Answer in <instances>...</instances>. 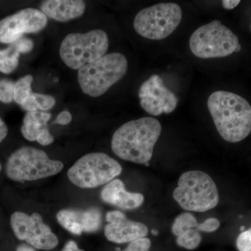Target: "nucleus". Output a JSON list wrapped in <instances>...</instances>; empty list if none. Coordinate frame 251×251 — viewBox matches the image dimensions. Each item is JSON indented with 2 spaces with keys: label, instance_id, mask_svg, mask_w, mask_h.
I'll use <instances>...</instances> for the list:
<instances>
[{
  "label": "nucleus",
  "instance_id": "16",
  "mask_svg": "<svg viewBox=\"0 0 251 251\" xmlns=\"http://www.w3.org/2000/svg\"><path fill=\"white\" fill-rule=\"evenodd\" d=\"M100 198L108 204L126 210L140 207L145 199L141 193L126 191L123 181L118 179H113L105 185L100 193Z\"/></svg>",
  "mask_w": 251,
  "mask_h": 251
},
{
  "label": "nucleus",
  "instance_id": "26",
  "mask_svg": "<svg viewBox=\"0 0 251 251\" xmlns=\"http://www.w3.org/2000/svg\"><path fill=\"white\" fill-rule=\"evenodd\" d=\"M220 221L215 218H210L205 220L204 222L198 224L197 229L204 232H212L219 228Z\"/></svg>",
  "mask_w": 251,
  "mask_h": 251
},
{
  "label": "nucleus",
  "instance_id": "31",
  "mask_svg": "<svg viewBox=\"0 0 251 251\" xmlns=\"http://www.w3.org/2000/svg\"><path fill=\"white\" fill-rule=\"evenodd\" d=\"M240 2V0H224L222 5L224 9L231 10L234 9Z\"/></svg>",
  "mask_w": 251,
  "mask_h": 251
},
{
  "label": "nucleus",
  "instance_id": "28",
  "mask_svg": "<svg viewBox=\"0 0 251 251\" xmlns=\"http://www.w3.org/2000/svg\"><path fill=\"white\" fill-rule=\"evenodd\" d=\"M21 107L27 112L39 111L35 99H34V97H33L32 94H31V95L29 98L26 99V100L21 104Z\"/></svg>",
  "mask_w": 251,
  "mask_h": 251
},
{
  "label": "nucleus",
  "instance_id": "19",
  "mask_svg": "<svg viewBox=\"0 0 251 251\" xmlns=\"http://www.w3.org/2000/svg\"><path fill=\"white\" fill-rule=\"evenodd\" d=\"M34 77L31 75H26L15 82L14 100L18 105L25 101L32 94L31 83Z\"/></svg>",
  "mask_w": 251,
  "mask_h": 251
},
{
  "label": "nucleus",
  "instance_id": "29",
  "mask_svg": "<svg viewBox=\"0 0 251 251\" xmlns=\"http://www.w3.org/2000/svg\"><path fill=\"white\" fill-rule=\"evenodd\" d=\"M72 121V115L68 110H64L59 114L53 124L66 126L69 125Z\"/></svg>",
  "mask_w": 251,
  "mask_h": 251
},
{
  "label": "nucleus",
  "instance_id": "10",
  "mask_svg": "<svg viewBox=\"0 0 251 251\" xmlns=\"http://www.w3.org/2000/svg\"><path fill=\"white\" fill-rule=\"evenodd\" d=\"M10 224L18 239L24 241L36 250H52L58 245L57 235L37 213L29 215L16 211L11 216Z\"/></svg>",
  "mask_w": 251,
  "mask_h": 251
},
{
  "label": "nucleus",
  "instance_id": "9",
  "mask_svg": "<svg viewBox=\"0 0 251 251\" xmlns=\"http://www.w3.org/2000/svg\"><path fill=\"white\" fill-rule=\"evenodd\" d=\"M182 10L173 2L158 3L142 9L133 21V27L140 36L151 40H162L179 27Z\"/></svg>",
  "mask_w": 251,
  "mask_h": 251
},
{
  "label": "nucleus",
  "instance_id": "32",
  "mask_svg": "<svg viewBox=\"0 0 251 251\" xmlns=\"http://www.w3.org/2000/svg\"><path fill=\"white\" fill-rule=\"evenodd\" d=\"M62 251H84L83 250H81V249H79L78 247H77L76 243L74 242V241H69L65 244L64 247L63 248Z\"/></svg>",
  "mask_w": 251,
  "mask_h": 251
},
{
  "label": "nucleus",
  "instance_id": "4",
  "mask_svg": "<svg viewBox=\"0 0 251 251\" xmlns=\"http://www.w3.org/2000/svg\"><path fill=\"white\" fill-rule=\"evenodd\" d=\"M173 198L183 209L204 212L217 206L219 195L211 176L202 171H188L180 176Z\"/></svg>",
  "mask_w": 251,
  "mask_h": 251
},
{
  "label": "nucleus",
  "instance_id": "33",
  "mask_svg": "<svg viewBox=\"0 0 251 251\" xmlns=\"http://www.w3.org/2000/svg\"><path fill=\"white\" fill-rule=\"evenodd\" d=\"M16 251H37L34 248L26 244H22L18 246L16 248Z\"/></svg>",
  "mask_w": 251,
  "mask_h": 251
},
{
  "label": "nucleus",
  "instance_id": "18",
  "mask_svg": "<svg viewBox=\"0 0 251 251\" xmlns=\"http://www.w3.org/2000/svg\"><path fill=\"white\" fill-rule=\"evenodd\" d=\"M21 54L14 43L6 49L0 50V72L4 74L14 72L19 64Z\"/></svg>",
  "mask_w": 251,
  "mask_h": 251
},
{
  "label": "nucleus",
  "instance_id": "8",
  "mask_svg": "<svg viewBox=\"0 0 251 251\" xmlns=\"http://www.w3.org/2000/svg\"><path fill=\"white\" fill-rule=\"evenodd\" d=\"M120 163L105 153L94 152L81 157L68 171V178L77 187L94 188L108 184L121 174Z\"/></svg>",
  "mask_w": 251,
  "mask_h": 251
},
{
  "label": "nucleus",
  "instance_id": "13",
  "mask_svg": "<svg viewBox=\"0 0 251 251\" xmlns=\"http://www.w3.org/2000/svg\"><path fill=\"white\" fill-rule=\"evenodd\" d=\"M106 220L108 224L105 226L104 234L110 242L125 244L148 236L149 230L147 226L127 219L122 211H109L106 214Z\"/></svg>",
  "mask_w": 251,
  "mask_h": 251
},
{
  "label": "nucleus",
  "instance_id": "1",
  "mask_svg": "<svg viewBox=\"0 0 251 251\" xmlns=\"http://www.w3.org/2000/svg\"><path fill=\"white\" fill-rule=\"evenodd\" d=\"M161 131V123L153 117L126 122L112 135V151L125 161L148 165Z\"/></svg>",
  "mask_w": 251,
  "mask_h": 251
},
{
  "label": "nucleus",
  "instance_id": "14",
  "mask_svg": "<svg viewBox=\"0 0 251 251\" xmlns=\"http://www.w3.org/2000/svg\"><path fill=\"white\" fill-rule=\"evenodd\" d=\"M59 224L71 233L80 235L94 232L101 227L102 214L98 208L87 209H62L57 214Z\"/></svg>",
  "mask_w": 251,
  "mask_h": 251
},
{
  "label": "nucleus",
  "instance_id": "11",
  "mask_svg": "<svg viewBox=\"0 0 251 251\" xmlns=\"http://www.w3.org/2000/svg\"><path fill=\"white\" fill-rule=\"evenodd\" d=\"M47 24L48 18L40 9L21 10L0 21V43L12 44L24 34L39 32Z\"/></svg>",
  "mask_w": 251,
  "mask_h": 251
},
{
  "label": "nucleus",
  "instance_id": "24",
  "mask_svg": "<svg viewBox=\"0 0 251 251\" xmlns=\"http://www.w3.org/2000/svg\"><path fill=\"white\" fill-rule=\"evenodd\" d=\"M151 241L148 238H142L130 242L123 251H150Z\"/></svg>",
  "mask_w": 251,
  "mask_h": 251
},
{
  "label": "nucleus",
  "instance_id": "12",
  "mask_svg": "<svg viewBox=\"0 0 251 251\" xmlns=\"http://www.w3.org/2000/svg\"><path fill=\"white\" fill-rule=\"evenodd\" d=\"M138 97L142 108L153 116L171 113L177 106V97L164 85L160 75L156 74L142 84Z\"/></svg>",
  "mask_w": 251,
  "mask_h": 251
},
{
  "label": "nucleus",
  "instance_id": "36",
  "mask_svg": "<svg viewBox=\"0 0 251 251\" xmlns=\"http://www.w3.org/2000/svg\"><path fill=\"white\" fill-rule=\"evenodd\" d=\"M1 164H0V171H1Z\"/></svg>",
  "mask_w": 251,
  "mask_h": 251
},
{
  "label": "nucleus",
  "instance_id": "25",
  "mask_svg": "<svg viewBox=\"0 0 251 251\" xmlns=\"http://www.w3.org/2000/svg\"><path fill=\"white\" fill-rule=\"evenodd\" d=\"M237 247L239 251H251V227L239 234Z\"/></svg>",
  "mask_w": 251,
  "mask_h": 251
},
{
  "label": "nucleus",
  "instance_id": "3",
  "mask_svg": "<svg viewBox=\"0 0 251 251\" xmlns=\"http://www.w3.org/2000/svg\"><path fill=\"white\" fill-rule=\"evenodd\" d=\"M128 63L125 54L112 52L85 64L77 72V82L84 94L99 97L127 74Z\"/></svg>",
  "mask_w": 251,
  "mask_h": 251
},
{
  "label": "nucleus",
  "instance_id": "27",
  "mask_svg": "<svg viewBox=\"0 0 251 251\" xmlns=\"http://www.w3.org/2000/svg\"><path fill=\"white\" fill-rule=\"evenodd\" d=\"M14 44L21 54L28 53V52H31L34 48V41L29 38L25 37V36L20 39L19 40L15 41Z\"/></svg>",
  "mask_w": 251,
  "mask_h": 251
},
{
  "label": "nucleus",
  "instance_id": "5",
  "mask_svg": "<svg viewBox=\"0 0 251 251\" xmlns=\"http://www.w3.org/2000/svg\"><path fill=\"white\" fill-rule=\"evenodd\" d=\"M108 49L107 33L102 29H93L66 36L59 48V56L68 67L79 70L85 64L101 58Z\"/></svg>",
  "mask_w": 251,
  "mask_h": 251
},
{
  "label": "nucleus",
  "instance_id": "22",
  "mask_svg": "<svg viewBox=\"0 0 251 251\" xmlns=\"http://www.w3.org/2000/svg\"><path fill=\"white\" fill-rule=\"evenodd\" d=\"M14 81L9 79L0 80V102L4 103H11L14 100Z\"/></svg>",
  "mask_w": 251,
  "mask_h": 251
},
{
  "label": "nucleus",
  "instance_id": "15",
  "mask_svg": "<svg viewBox=\"0 0 251 251\" xmlns=\"http://www.w3.org/2000/svg\"><path fill=\"white\" fill-rule=\"evenodd\" d=\"M51 114L45 112H27L23 118L21 133L29 141L38 142L43 146H48L54 142V137L50 133L48 122Z\"/></svg>",
  "mask_w": 251,
  "mask_h": 251
},
{
  "label": "nucleus",
  "instance_id": "21",
  "mask_svg": "<svg viewBox=\"0 0 251 251\" xmlns=\"http://www.w3.org/2000/svg\"><path fill=\"white\" fill-rule=\"evenodd\" d=\"M202 242V236L196 228L190 229L178 236L176 244L188 250H193L198 247Z\"/></svg>",
  "mask_w": 251,
  "mask_h": 251
},
{
  "label": "nucleus",
  "instance_id": "23",
  "mask_svg": "<svg viewBox=\"0 0 251 251\" xmlns=\"http://www.w3.org/2000/svg\"><path fill=\"white\" fill-rule=\"evenodd\" d=\"M33 97L35 99L38 109L41 111H46L50 110L54 106L56 103L55 99L52 96L33 92Z\"/></svg>",
  "mask_w": 251,
  "mask_h": 251
},
{
  "label": "nucleus",
  "instance_id": "34",
  "mask_svg": "<svg viewBox=\"0 0 251 251\" xmlns=\"http://www.w3.org/2000/svg\"><path fill=\"white\" fill-rule=\"evenodd\" d=\"M241 50H242V46L239 44V45L237 46V49L235 50V52H239V51H241Z\"/></svg>",
  "mask_w": 251,
  "mask_h": 251
},
{
  "label": "nucleus",
  "instance_id": "20",
  "mask_svg": "<svg viewBox=\"0 0 251 251\" xmlns=\"http://www.w3.org/2000/svg\"><path fill=\"white\" fill-rule=\"evenodd\" d=\"M198 225L197 220L193 214L188 212L183 213L175 219L172 231L175 236L178 237L188 229H197Z\"/></svg>",
  "mask_w": 251,
  "mask_h": 251
},
{
  "label": "nucleus",
  "instance_id": "35",
  "mask_svg": "<svg viewBox=\"0 0 251 251\" xmlns=\"http://www.w3.org/2000/svg\"><path fill=\"white\" fill-rule=\"evenodd\" d=\"M152 233L153 234H158V231L154 230V229H153V230H152Z\"/></svg>",
  "mask_w": 251,
  "mask_h": 251
},
{
  "label": "nucleus",
  "instance_id": "2",
  "mask_svg": "<svg viewBox=\"0 0 251 251\" xmlns=\"http://www.w3.org/2000/svg\"><path fill=\"white\" fill-rule=\"evenodd\" d=\"M207 107L220 135L228 143H239L251 132V105L237 94L216 91Z\"/></svg>",
  "mask_w": 251,
  "mask_h": 251
},
{
  "label": "nucleus",
  "instance_id": "37",
  "mask_svg": "<svg viewBox=\"0 0 251 251\" xmlns=\"http://www.w3.org/2000/svg\"></svg>",
  "mask_w": 251,
  "mask_h": 251
},
{
  "label": "nucleus",
  "instance_id": "7",
  "mask_svg": "<svg viewBox=\"0 0 251 251\" xmlns=\"http://www.w3.org/2000/svg\"><path fill=\"white\" fill-rule=\"evenodd\" d=\"M238 36L219 20L198 27L189 40L192 53L201 59L221 58L235 52Z\"/></svg>",
  "mask_w": 251,
  "mask_h": 251
},
{
  "label": "nucleus",
  "instance_id": "17",
  "mask_svg": "<svg viewBox=\"0 0 251 251\" xmlns=\"http://www.w3.org/2000/svg\"><path fill=\"white\" fill-rule=\"evenodd\" d=\"M85 9V2L81 0H47L40 6L46 17L62 23L80 17Z\"/></svg>",
  "mask_w": 251,
  "mask_h": 251
},
{
  "label": "nucleus",
  "instance_id": "6",
  "mask_svg": "<svg viewBox=\"0 0 251 251\" xmlns=\"http://www.w3.org/2000/svg\"><path fill=\"white\" fill-rule=\"evenodd\" d=\"M64 168L62 161L50 158L43 150L23 147L8 159L6 174L15 181H31L58 174Z\"/></svg>",
  "mask_w": 251,
  "mask_h": 251
},
{
  "label": "nucleus",
  "instance_id": "30",
  "mask_svg": "<svg viewBox=\"0 0 251 251\" xmlns=\"http://www.w3.org/2000/svg\"><path fill=\"white\" fill-rule=\"evenodd\" d=\"M8 132H9V129H8L7 126H6L5 122L0 118V143L7 136Z\"/></svg>",
  "mask_w": 251,
  "mask_h": 251
}]
</instances>
